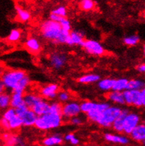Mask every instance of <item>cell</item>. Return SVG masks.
Listing matches in <instances>:
<instances>
[{"mask_svg":"<svg viewBox=\"0 0 145 146\" xmlns=\"http://www.w3.org/2000/svg\"><path fill=\"white\" fill-rule=\"evenodd\" d=\"M40 33L44 40L54 44H67L70 36V32L63 30L60 23L50 19L41 23Z\"/></svg>","mask_w":145,"mask_h":146,"instance_id":"1","label":"cell"},{"mask_svg":"<svg viewBox=\"0 0 145 146\" xmlns=\"http://www.w3.org/2000/svg\"><path fill=\"white\" fill-rule=\"evenodd\" d=\"M63 121L62 114L48 113L38 117L35 126L41 131H49L60 127Z\"/></svg>","mask_w":145,"mask_h":146,"instance_id":"2","label":"cell"},{"mask_svg":"<svg viewBox=\"0 0 145 146\" xmlns=\"http://www.w3.org/2000/svg\"><path fill=\"white\" fill-rule=\"evenodd\" d=\"M26 76V73L22 70H7L4 71L1 75V83L6 89L13 91L19 81Z\"/></svg>","mask_w":145,"mask_h":146,"instance_id":"3","label":"cell"},{"mask_svg":"<svg viewBox=\"0 0 145 146\" xmlns=\"http://www.w3.org/2000/svg\"><path fill=\"white\" fill-rule=\"evenodd\" d=\"M123 109L119 106L111 105L102 111L97 121V124L103 128L112 127L113 122L122 112Z\"/></svg>","mask_w":145,"mask_h":146,"instance_id":"4","label":"cell"},{"mask_svg":"<svg viewBox=\"0 0 145 146\" xmlns=\"http://www.w3.org/2000/svg\"><path fill=\"white\" fill-rule=\"evenodd\" d=\"M81 112L80 103L76 101H69L63 104L61 114L63 119L70 120L72 117L79 116Z\"/></svg>","mask_w":145,"mask_h":146,"instance_id":"5","label":"cell"},{"mask_svg":"<svg viewBox=\"0 0 145 146\" xmlns=\"http://www.w3.org/2000/svg\"><path fill=\"white\" fill-rule=\"evenodd\" d=\"M82 48L85 50V51L89 54H91L92 56H100L103 55L106 52L104 47L99 41L95 40L88 39L85 40Z\"/></svg>","mask_w":145,"mask_h":146,"instance_id":"6","label":"cell"},{"mask_svg":"<svg viewBox=\"0 0 145 146\" xmlns=\"http://www.w3.org/2000/svg\"><path fill=\"white\" fill-rule=\"evenodd\" d=\"M140 123V117L135 112L130 111L125 117L123 123V133L130 135L132 132Z\"/></svg>","mask_w":145,"mask_h":146,"instance_id":"7","label":"cell"},{"mask_svg":"<svg viewBox=\"0 0 145 146\" xmlns=\"http://www.w3.org/2000/svg\"><path fill=\"white\" fill-rule=\"evenodd\" d=\"M125 103L129 106L142 107L140 90H126L123 92Z\"/></svg>","mask_w":145,"mask_h":146,"instance_id":"8","label":"cell"},{"mask_svg":"<svg viewBox=\"0 0 145 146\" xmlns=\"http://www.w3.org/2000/svg\"><path fill=\"white\" fill-rule=\"evenodd\" d=\"M111 106L109 102H96L92 101H83L80 103L81 111L87 114L90 111L92 110H97V111L102 112L106 110L108 107Z\"/></svg>","mask_w":145,"mask_h":146,"instance_id":"9","label":"cell"},{"mask_svg":"<svg viewBox=\"0 0 145 146\" xmlns=\"http://www.w3.org/2000/svg\"><path fill=\"white\" fill-rule=\"evenodd\" d=\"M59 86L56 83H49L42 86L40 90V95L45 100H54L57 98Z\"/></svg>","mask_w":145,"mask_h":146,"instance_id":"10","label":"cell"},{"mask_svg":"<svg viewBox=\"0 0 145 146\" xmlns=\"http://www.w3.org/2000/svg\"><path fill=\"white\" fill-rule=\"evenodd\" d=\"M49 61V64L52 68L59 70L66 65L67 62V56L63 53L55 52L50 54Z\"/></svg>","mask_w":145,"mask_h":146,"instance_id":"11","label":"cell"},{"mask_svg":"<svg viewBox=\"0 0 145 146\" xmlns=\"http://www.w3.org/2000/svg\"><path fill=\"white\" fill-rule=\"evenodd\" d=\"M103 138L107 142L121 145H126L130 143L129 138L124 135H120V134L106 133L103 135Z\"/></svg>","mask_w":145,"mask_h":146,"instance_id":"12","label":"cell"},{"mask_svg":"<svg viewBox=\"0 0 145 146\" xmlns=\"http://www.w3.org/2000/svg\"><path fill=\"white\" fill-rule=\"evenodd\" d=\"M25 47L30 53L33 54H38L42 49V45L40 40L32 36L29 37L26 39L25 42Z\"/></svg>","mask_w":145,"mask_h":146,"instance_id":"13","label":"cell"},{"mask_svg":"<svg viewBox=\"0 0 145 146\" xmlns=\"http://www.w3.org/2000/svg\"><path fill=\"white\" fill-rule=\"evenodd\" d=\"M30 110H32L38 117H40V116L49 113L50 103L47 100L42 98L38 103L35 104Z\"/></svg>","mask_w":145,"mask_h":146,"instance_id":"14","label":"cell"},{"mask_svg":"<svg viewBox=\"0 0 145 146\" xmlns=\"http://www.w3.org/2000/svg\"><path fill=\"white\" fill-rule=\"evenodd\" d=\"M85 39L84 38L83 33L81 31L74 30L70 32V36H69L67 44L69 46L78 45L82 47L84 42H85Z\"/></svg>","mask_w":145,"mask_h":146,"instance_id":"15","label":"cell"},{"mask_svg":"<svg viewBox=\"0 0 145 146\" xmlns=\"http://www.w3.org/2000/svg\"><path fill=\"white\" fill-rule=\"evenodd\" d=\"M2 138L7 146H26L24 141L17 135L4 133Z\"/></svg>","mask_w":145,"mask_h":146,"instance_id":"16","label":"cell"},{"mask_svg":"<svg viewBox=\"0 0 145 146\" xmlns=\"http://www.w3.org/2000/svg\"><path fill=\"white\" fill-rule=\"evenodd\" d=\"M130 135L132 139L136 142H144L145 141V122H140Z\"/></svg>","mask_w":145,"mask_h":146,"instance_id":"17","label":"cell"},{"mask_svg":"<svg viewBox=\"0 0 145 146\" xmlns=\"http://www.w3.org/2000/svg\"><path fill=\"white\" fill-rule=\"evenodd\" d=\"M20 117L23 121V126L29 127V126H35L36 121L38 118V116L32 110L28 109Z\"/></svg>","mask_w":145,"mask_h":146,"instance_id":"18","label":"cell"},{"mask_svg":"<svg viewBox=\"0 0 145 146\" xmlns=\"http://www.w3.org/2000/svg\"><path fill=\"white\" fill-rule=\"evenodd\" d=\"M130 111L127 109H123L122 112L121 113L118 118L115 120L112 125V129L117 132V133H123V123L125 117Z\"/></svg>","mask_w":145,"mask_h":146,"instance_id":"19","label":"cell"},{"mask_svg":"<svg viewBox=\"0 0 145 146\" xmlns=\"http://www.w3.org/2000/svg\"><path fill=\"white\" fill-rule=\"evenodd\" d=\"M107 100L111 101L113 103L116 104L118 105H125V99H124L123 92H118V91H111L109 92L106 95Z\"/></svg>","mask_w":145,"mask_h":146,"instance_id":"20","label":"cell"},{"mask_svg":"<svg viewBox=\"0 0 145 146\" xmlns=\"http://www.w3.org/2000/svg\"><path fill=\"white\" fill-rule=\"evenodd\" d=\"M63 138L59 134H53L44 138L42 144L44 146H55L63 143Z\"/></svg>","mask_w":145,"mask_h":146,"instance_id":"21","label":"cell"},{"mask_svg":"<svg viewBox=\"0 0 145 146\" xmlns=\"http://www.w3.org/2000/svg\"><path fill=\"white\" fill-rule=\"evenodd\" d=\"M43 98L40 96V95L38 94L28 93L24 94V103L29 109H32L36 103H38L41 99Z\"/></svg>","mask_w":145,"mask_h":146,"instance_id":"22","label":"cell"},{"mask_svg":"<svg viewBox=\"0 0 145 146\" xmlns=\"http://www.w3.org/2000/svg\"><path fill=\"white\" fill-rule=\"evenodd\" d=\"M115 79L110 78H103L100 79L97 83V86L100 90L104 92H110L113 90V84H114Z\"/></svg>","mask_w":145,"mask_h":146,"instance_id":"23","label":"cell"},{"mask_svg":"<svg viewBox=\"0 0 145 146\" xmlns=\"http://www.w3.org/2000/svg\"><path fill=\"white\" fill-rule=\"evenodd\" d=\"M100 80V76L96 74H87L81 76L78 79V82L82 84H90V83H98Z\"/></svg>","mask_w":145,"mask_h":146,"instance_id":"24","label":"cell"},{"mask_svg":"<svg viewBox=\"0 0 145 146\" xmlns=\"http://www.w3.org/2000/svg\"><path fill=\"white\" fill-rule=\"evenodd\" d=\"M30 79L29 76L26 75L24 78H22L19 81V83H18L17 86H16V88H15L14 90L12 92L25 94V90L27 89V88L30 86Z\"/></svg>","mask_w":145,"mask_h":146,"instance_id":"25","label":"cell"},{"mask_svg":"<svg viewBox=\"0 0 145 146\" xmlns=\"http://www.w3.org/2000/svg\"><path fill=\"white\" fill-rule=\"evenodd\" d=\"M129 80L125 78H118L115 79L114 84H113V91L118 92H124L128 88V85Z\"/></svg>","mask_w":145,"mask_h":146,"instance_id":"26","label":"cell"},{"mask_svg":"<svg viewBox=\"0 0 145 146\" xmlns=\"http://www.w3.org/2000/svg\"><path fill=\"white\" fill-rule=\"evenodd\" d=\"M24 103V94L12 92L11 98V107L16 109Z\"/></svg>","mask_w":145,"mask_h":146,"instance_id":"27","label":"cell"},{"mask_svg":"<svg viewBox=\"0 0 145 146\" xmlns=\"http://www.w3.org/2000/svg\"><path fill=\"white\" fill-rule=\"evenodd\" d=\"M16 9V16H17L18 19L21 22H27L30 19V13L27 10L24 9L20 6L16 5L15 7Z\"/></svg>","mask_w":145,"mask_h":146,"instance_id":"28","label":"cell"},{"mask_svg":"<svg viewBox=\"0 0 145 146\" xmlns=\"http://www.w3.org/2000/svg\"><path fill=\"white\" fill-rule=\"evenodd\" d=\"M11 95L9 93H1L0 95V107L1 110H7L11 107Z\"/></svg>","mask_w":145,"mask_h":146,"instance_id":"29","label":"cell"},{"mask_svg":"<svg viewBox=\"0 0 145 146\" xmlns=\"http://www.w3.org/2000/svg\"><path fill=\"white\" fill-rule=\"evenodd\" d=\"M145 86V83L143 80L140 79L129 80L127 90H140Z\"/></svg>","mask_w":145,"mask_h":146,"instance_id":"30","label":"cell"},{"mask_svg":"<svg viewBox=\"0 0 145 146\" xmlns=\"http://www.w3.org/2000/svg\"><path fill=\"white\" fill-rule=\"evenodd\" d=\"M21 31L17 28L12 29L7 36V40L11 43H16L21 38Z\"/></svg>","mask_w":145,"mask_h":146,"instance_id":"31","label":"cell"},{"mask_svg":"<svg viewBox=\"0 0 145 146\" xmlns=\"http://www.w3.org/2000/svg\"><path fill=\"white\" fill-rule=\"evenodd\" d=\"M9 122L10 131L18 130V129H20L23 126L22 119L19 116H18L17 114L15 116L14 118L9 121Z\"/></svg>","mask_w":145,"mask_h":146,"instance_id":"32","label":"cell"},{"mask_svg":"<svg viewBox=\"0 0 145 146\" xmlns=\"http://www.w3.org/2000/svg\"><path fill=\"white\" fill-rule=\"evenodd\" d=\"M79 6L82 11H90L95 8V2L94 0H80Z\"/></svg>","mask_w":145,"mask_h":146,"instance_id":"33","label":"cell"},{"mask_svg":"<svg viewBox=\"0 0 145 146\" xmlns=\"http://www.w3.org/2000/svg\"><path fill=\"white\" fill-rule=\"evenodd\" d=\"M123 43L127 46L133 47L137 45L140 42V37L137 35H130L123 38Z\"/></svg>","mask_w":145,"mask_h":146,"instance_id":"34","label":"cell"},{"mask_svg":"<svg viewBox=\"0 0 145 146\" xmlns=\"http://www.w3.org/2000/svg\"><path fill=\"white\" fill-rule=\"evenodd\" d=\"M58 102L61 104H65L69 102L71 100V94L66 90H59L57 95Z\"/></svg>","mask_w":145,"mask_h":146,"instance_id":"35","label":"cell"},{"mask_svg":"<svg viewBox=\"0 0 145 146\" xmlns=\"http://www.w3.org/2000/svg\"><path fill=\"white\" fill-rule=\"evenodd\" d=\"M62 105L59 102H52L50 103V113H54V114H61L62 112Z\"/></svg>","mask_w":145,"mask_h":146,"instance_id":"36","label":"cell"},{"mask_svg":"<svg viewBox=\"0 0 145 146\" xmlns=\"http://www.w3.org/2000/svg\"><path fill=\"white\" fill-rule=\"evenodd\" d=\"M16 115V109L13 108V107H9L8 109L5 110L3 112L2 116L1 117H3L4 119H7V121L11 120V119L14 118L15 116Z\"/></svg>","mask_w":145,"mask_h":146,"instance_id":"37","label":"cell"},{"mask_svg":"<svg viewBox=\"0 0 145 146\" xmlns=\"http://www.w3.org/2000/svg\"><path fill=\"white\" fill-rule=\"evenodd\" d=\"M63 139L67 142L70 143L72 145H78L80 143V140L75 134L73 133H68L63 137Z\"/></svg>","mask_w":145,"mask_h":146,"instance_id":"38","label":"cell"},{"mask_svg":"<svg viewBox=\"0 0 145 146\" xmlns=\"http://www.w3.org/2000/svg\"><path fill=\"white\" fill-rule=\"evenodd\" d=\"M51 13H54V14L57 15V16H61V17H66V16H67V9L65 7L60 6V7H58L57 8L53 9Z\"/></svg>","mask_w":145,"mask_h":146,"instance_id":"39","label":"cell"},{"mask_svg":"<svg viewBox=\"0 0 145 146\" xmlns=\"http://www.w3.org/2000/svg\"><path fill=\"white\" fill-rule=\"evenodd\" d=\"M59 23H60V25L61 26L62 28H63V30H65V31H69V32H71V31H72L71 22L69 21V20L66 17L62 18L61 20L59 22Z\"/></svg>","mask_w":145,"mask_h":146,"instance_id":"40","label":"cell"},{"mask_svg":"<svg viewBox=\"0 0 145 146\" xmlns=\"http://www.w3.org/2000/svg\"><path fill=\"white\" fill-rule=\"evenodd\" d=\"M69 121L72 125H74V126H80V125H81L83 123V119L80 116L72 117V118Z\"/></svg>","mask_w":145,"mask_h":146,"instance_id":"41","label":"cell"},{"mask_svg":"<svg viewBox=\"0 0 145 146\" xmlns=\"http://www.w3.org/2000/svg\"><path fill=\"white\" fill-rule=\"evenodd\" d=\"M28 109L29 108L26 106V104L23 103V105H21L20 106H19L18 107H17V108L16 109V114H17L18 116H19V117H20V116H21L26 110H28Z\"/></svg>","mask_w":145,"mask_h":146,"instance_id":"42","label":"cell"},{"mask_svg":"<svg viewBox=\"0 0 145 146\" xmlns=\"http://www.w3.org/2000/svg\"><path fill=\"white\" fill-rule=\"evenodd\" d=\"M1 126L4 130L5 131H10V126H9V122L3 117L1 118Z\"/></svg>","mask_w":145,"mask_h":146,"instance_id":"43","label":"cell"},{"mask_svg":"<svg viewBox=\"0 0 145 146\" xmlns=\"http://www.w3.org/2000/svg\"><path fill=\"white\" fill-rule=\"evenodd\" d=\"M136 69L139 73L141 74H145V63L137 65L136 67Z\"/></svg>","mask_w":145,"mask_h":146,"instance_id":"44","label":"cell"},{"mask_svg":"<svg viewBox=\"0 0 145 146\" xmlns=\"http://www.w3.org/2000/svg\"><path fill=\"white\" fill-rule=\"evenodd\" d=\"M140 94H141V99L142 103V107H145V86L142 90H140Z\"/></svg>","mask_w":145,"mask_h":146,"instance_id":"45","label":"cell"},{"mask_svg":"<svg viewBox=\"0 0 145 146\" xmlns=\"http://www.w3.org/2000/svg\"><path fill=\"white\" fill-rule=\"evenodd\" d=\"M143 53H144V55L145 56V44L143 45Z\"/></svg>","mask_w":145,"mask_h":146,"instance_id":"46","label":"cell"},{"mask_svg":"<svg viewBox=\"0 0 145 146\" xmlns=\"http://www.w3.org/2000/svg\"><path fill=\"white\" fill-rule=\"evenodd\" d=\"M142 145H143V146H145V141H144V142L142 143Z\"/></svg>","mask_w":145,"mask_h":146,"instance_id":"47","label":"cell"},{"mask_svg":"<svg viewBox=\"0 0 145 146\" xmlns=\"http://www.w3.org/2000/svg\"><path fill=\"white\" fill-rule=\"evenodd\" d=\"M6 146H7V145H6Z\"/></svg>","mask_w":145,"mask_h":146,"instance_id":"48","label":"cell"}]
</instances>
